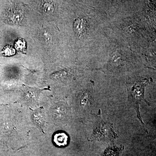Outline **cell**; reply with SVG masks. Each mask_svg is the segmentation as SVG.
<instances>
[{
    "mask_svg": "<svg viewBox=\"0 0 156 156\" xmlns=\"http://www.w3.org/2000/svg\"><path fill=\"white\" fill-rule=\"evenodd\" d=\"M147 79L141 78H136L131 79L127 83V87L128 93V101L131 106L135 110L136 113V116L142 124L144 131L148 133L145 128L144 123L143 122L140 113L139 111L140 105L141 102H145L149 105L148 102L144 98V88L148 83Z\"/></svg>",
    "mask_w": 156,
    "mask_h": 156,
    "instance_id": "6da1fadb",
    "label": "cell"
},
{
    "mask_svg": "<svg viewBox=\"0 0 156 156\" xmlns=\"http://www.w3.org/2000/svg\"><path fill=\"white\" fill-rule=\"evenodd\" d=\"M101 110L96 115V121L94 124L92 136L88 138L89 141L106 140L112 141L119 136L114 131L112 124L110 122H104L101 119Z\"/></svg>",
    "mask_w": 156,
    "mask_h": 156,
    "instance_id": "7a4b0ae2",
    "label": "cell"
},
{
    "mask_svg": "<svg viewBox=\"0 0 156 156\" xmlns=\"http://www.w3.org/2000/svg\"><path fill=\"white\" fill-rule=\"evenodd\" d=\"M124 146L122 145L119 147L109 146L105 151L103 156H121L124 151Z\"/></svg>",
    "mask_w": 156,
    "mask_h": 156,
    "instance_id": "3957f363",
    "label": "cell"
},
{
    "mask_svg": "<svg viewBox=\"0 0 156 156\" xmlns=\"http://www.w3.org/2000/svg\"><path fill=\"white\" fill-rule=\"evenodd\" d=\"M8 18L12 23H18L22 19V14L18 10H12L9 12Z\"/></svg>",
    "mask_w": 156,
    "mask_h": 156,
    "instance_id": "277c9868",
    "label": "cell"
},
{
    "mask_svg": "<svg viewBox=\"0 0 156 156\" xmlns=\"http://www.w3.org/2000/svg\"><path fill=\"white\" fill-rule=\"evenodd\" d=\"M33 120H34L36 124L40 127L43 128L44 125L45 121L44 114L42 112H36L33 115Z\"/></svg>",
    "mask_w": 156,
    "mask_h": 156,
    "instance_id": "5b68a950",
    "label": "cell"
},
{
    "mask_svg": "<svg viewBox=\"0 0 156 156\" xmlns=\"http://www.w3.org/2000/svg\"><path fill=\"white\" fill-rule=\"evenodd\" d=\"M54 140L57 145L59 146H64L67 144L68 136L64 133H58L54 136Z\"/></svg>",
    "mask_w": 156,
    "mask_h": 156,
    "instance_id": "8992f818",
    "label": "cell"
},
{
    "mask_svg": "<svg viewBox=\"0 0 156 156\" xmlns=\"http://www.w3.org/2000/svg\"><path fill=\"white\" fill-rule=\"evenodd\" d=\"M84 26H85V24L82 20L80 19L76 20L74 24V29L76 34L79 36L82 35V34H83L84 29Z\"/></svg>",
    "mask_w": 156,
    "mask_h": 156,
    "instance_id": "52a82bcc",
    "label": "cell"
},
{
    "mask_svg": "<svg viewBox=\"0 0 156 156\" xmlns=\"http://www.w3.org/2000/svg\"><path fill=\"white\" fill-rule=\"evenodd\" d=\"M54 7L53 4L51 3L45 2L43 5V11L45 13L47 14H51L53 13L54 11Z\"/></svg>",
    "mask_w": 156,
    "mask_h": 156,
    "instance_id": "ba28073f",
    "label": "cell"
},
{
    "mask_svg": "<svg viewBox=\"0 0 156 156\" xmlns=\"http://www.w3.org/2000/svg\"><path fill=\"white\" fill-rule=\"evenodd\" d=\"M24 98L25 99L28 101L31 102L34 101L36 98V95L35 93L32 91H27L25 92L24 94Z\"/></svg>",
    "mask_w": 156,
    "mask_h": 156,
    "instance_id": "9c48e42d",
    "label": "cell"
},
{
    "mask_svg": "<svg viewBox=\"0 0 156 156\" xmlns=\"http://www.w3.org/2000/svg\"><path fill=\"white\" fill-rule=\"evenodd\" d=\"M42 36L45 41L47 42L50 43L51 41V37L50 36V34L47 30H44L42 32Z\"/></svg>",
    "mask_w": 156,
    "mask_h": 156,
    "instance_id": "30bf717a",
    "label": "cell"
},
{
    "mask_svg": "<svg viewBox=\"0 0 156 156\" xmlns=\"http://www.w3.org/2000/svg\"><path fill=\"white\" fill-rule=\"evenodd\" d=\"M25 42L20 40L17 41V43H16V45H15L16 48L18 50H22L23 48H25Z\"/></svg>",
    "mask_w": 156,
    "mask_h": 156,
    "instance_id": "8fae6325",
    "label": "cell"
},
{
    "mask_svg": "<svg viewBox=\"0 0 156 156\" xmlns=\"http://www.w3.org/2000/svg\"><path fill=\"white\" fill-rule=\"evenodd\" d=\"M55 110H54V112L56 113L55 114L56 116L58 115H63V114L62 113V112H64V111L62 110H64V107L62 106H56V108H55Z\"/></svg>",
    "mask_w": 156,
    "mask_h": 156,
    "instance_id": "7c38bea8",
    "label": "cell"
},
{
    "mask_svg": "<svg viewBox=\"0 0 156 156\" xmlns=\"http://www.w3.org/2000/svg\"><path fill=\"white\" fill-rule=\"evenodd\" d=\"M14 50L12 48H8L5 50L4 52H5V53H6L7 55H11L14 53Z\"/></svg>",
    "mask_w": 156,
    "mask_h": 156,
    "instance_id": "4fadbf2b",
    "label": "cell"
}]
</instances>
